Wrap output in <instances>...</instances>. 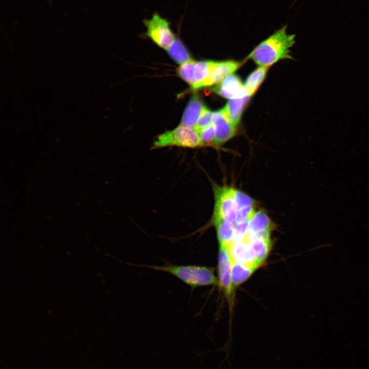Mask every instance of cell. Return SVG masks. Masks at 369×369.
Here are the masks:
<instances>
[{
	"label": "cell",
	"instance_id": "1",
	"mask_svg": "<svg viewBox=\"0 0 369 369\" xmlns=\"http://www.w3.org/2000/svg\"><path fill=\"white\" fill-rule=\"evenodd\" d=\"M295 43V35L286 32V25L260 43L249 54L260 66L269 67L278 60L290 58V49Z\"/></svg>",
	"mask_w": 369,
	"mask_h": 369
},
{
	"label": "cell",
	"instance_id": "5",
	"mask_svg": "<svg viewBox=\"0 0 369 369\" xmlns=\"http://www.w3.org/2000/svg\"><path fill=\"white\" fill-rule=\"evenodd\" d=\"M215 202L212 219L222 218L236 225L238 210L234 198V189L214 185Z\"/></svg>",
	"mask_w": 369,
	"mask_h": 369
},
{
	"label": "cell",
	"instance_id": "8",
	"mask_svg": "<svg viewBox=\"0 0 369 369\" xmlns=\"http://www.w3.org/2000/svg\"><path fill=\"white\" fill-rule=\"evenodd\" d=\"M242 65V63L241 62L233 60L219 62L209 75L202 82L197 85L195 89L211 86L221 82L226 77L231 75Z\"/></svg>",
	"mask_w": 369,
	"mask_h": 369
},
{
	"label": "cell",
	"instance_id": "21",
	"mask_svg": "<svg viewBox=\"0 0 369 369\" xmlns=\"http://www.w3.org/2000/svg\"><path fill=\"white\" fill-rule=\"evenodd\" d=\"M199 137L203 146H214L215 127L213 123L198 131Z\"/></svg>",
	"mask_w": 369,
	"mask_h": 369
},
{
	"label": "cell",
	"instance_id": "4",
	"mask_svg": "<svg viewBox=\"0 0 369 369\" xmlns=\"http://www.w3.org/2000/svg\"><path fill=\"white\" fill-rule=\"evenodd\" d=\"M143 23L146 28L145 36L162 49L167 50L176 38L170 22L157 12L150 18L144 19Z\"/></svg>",
	"mask_w": 369,
	"mask_h": 369
},
{
	"label": "cell",
	"instance_id": "20",
	"mask_svg": "<svg viewBox=\"0 0 369 369\" xmlns=\"http://www.w3.org/2000/svg\"><path fill=\"white\" fill-rule=\"evenodd\" d=\"M196 62L191 59L180 65L178 69V73L180 77L191 87L195 83L194 74Z\"/></svg>",
	"mask_w": 369,
	"mask_h": 369
},
{
	"label": "cell",
	"instance_id": "11",
	"mask_svg": "<svg viewBox=\"0 0 369 369\" xmlns=\"http://www.w3.org/2000/svg\"><path fill=\"white\" fill-rule=\"evenodd\" d=\"M203 107L198 96H192L186 106L180 125L194 129Z\"/></svg>",
	"mask_w": 369,
	"mask_h": 369
},
{
	"label": "cell",
	"instance_id": "25",
	"mask_svg": "<svg viewBox=\"0 0 369 369\" xmlns=\"http://www.w3.org/2000/svg\"><path fill=\"white\" fill-rule=\"evenodd\" d=\"M249 221L238 223L235 226L233 243H236L241 241L247 235L248 233Z\"/></svg>",
	"mask_w": 369,
	"mask_h": 369
},
{
	"label": "cell",
	"instance_id": "2",
	"mask_svg": "<svg viewBox=\"0 0 369 369\" xmlns=\"http://www.w3.org/2000/svg\"><path fill=\"white\" fill-rule=\"evenodd\" d=\"M138 265L169 273L189 285L192 290L199 286L214 285L217 282L214 270L210 267L169 263L162 265Z\"/></svg>",
	"mask_w": 369,
	"mask_h": 369
},
{
	"label": "cell",
	"instance_id": "24",
	"mask_svg": "<svg viewBox=\"0 0 369 369\" xmlns=\"http://www.w3.org/2000/svg\"><path fill=\"white\" fill-rule=\"evenodd\" d=\"M255 213L253 206L246 207L238 209L236 217V224L245 221H249Z\"/></svg>",
	"mask_w": 369,
	"mask_h": 369
},
{
	"label": "cell",
	"instance_id": "12",
	"mask_svg": "<svg viewBox=\"0 0 369 369\" xmlns=\"http://www.w3.org/2000/svg\"><path fill=\"white\" fill-rule=\"evenodd\" d=\"M212 223L216 228L219 244L230 247L234 239L235 225L222 218L212 219Z\"/></svg>",
	"mask_w": 369,
	"mask_h": 369
},
{
	"label": "cell",
	"instance_id": "18",
	"mask_svg": "<svg viewBox=\"0 0 369 369\" xmlns=\"http://www.w3.org/2000/svg\"><path fill=\"white\" fill-rule=\"evenodd\" d=\"M269 67L268 66H260L247 77L244 87L249 96L254 94L262 82Z\"/></svg>",
	"mask_w": 369,
	"mask_h": 369
},
{
	"label": "cell",
	"instance_id": "23",
	"mask_svg": "<svg viewBox=\"0 0 369 369\" xmlns=\"http://www.w3.org/2000/svg\"><path fill=\"white\" fill-rule=\"evenodd\" d=\"M234 198L238 209L243 207L253 206L254 200L249 196L234 189Z\"/></svg>",
	"mask_w": 369,
	"mask_h": 369
},
{
	"label": "cell",
	"instance_id": "9",
	"mask_svg": "<svg viewBox=\"0 0 369 369\" xmlns=\"http://www.w3.org/2000/svg\"><path fill=\"white\" fill-rule=\"evenodd\" d=\"M213 90L220 96L230 99L249 96L240 78L233 74L226 77L219 86L214 87Z\"/></svg>",
	"mask_w": 369,
	"mask_h": 369
},
{
	"label": "cell",
	"instance_id": "14",
	"mask_svg": "<svg viewBox=\"0 0 369 369\" xmlns=\"http://www.w3.org/2000/svg\"><path fill=\"white\" fill-rule=\"evenodd\" d=\"M249 235L251 248L257 261L261 265L270 253L271 247V239L251 235L249 234Z\"/></svg>",
	"mask_w": 369,
	"mask_h": 369
},
{
	"label": "cell",
	"instance_id": "10",
	"mask_svg": "<svg viewBox=\"0 0 369 369\" xmlns=\"http://www.w3.org/2000/svg\"><path fill=\"white\" fill-rule=\"evenodd\" d=\"M230 252L232 259L235 261L252 265L257 269L261 265L257 261L250 245L248 233L241 241L231 245Z\"/></svg>",
	"mask_w": 369,
	"mask_h": 369
},
{
	"label": "cell",
	"instance_id": "15",
	"mask_svg": "<svg viewBox=\"0 0 369 369\" xmlns=\"http://www.w3.org/2000/svg\"><path fill=\"white\" fill-rule=\"evenodd\" d=\"M256 269L252 265L242 264L232 259L231 276L233 286H237L246 281Z\"/></svg>",
	"mask_w": 369,
	"mask_h": 369
},
{
	"label": "cell",
	"instance_id": "3",
	"mask_svg": "<svg viewBox=\"0 0 369 369\" xmlns=\"http://www.w3.org/2000/svg\"><path fill=\"white\" fill-rule=\"evenodd\" d=\"M167 147L196 148L202 147V144L199 133L195 129L180 125L174 129L158 135L152 149Z\"/></svg>",
	"mask_w": 369,
	"mask_h": 369
},
{
	"label": "cell",
	"instance_id": "17",
	"mask_svg": "<svg viewBox=\"0 0 369 369\" xmlns=\"http://www.w3.org/2000/svg\"><path fill=\"white\" fill-rule=\"evenodd\" d=\"M167 50L170 56L177 64L181 65L192 59L186 46L179 38H175Z\"/></svg>",
	"mask_w": 369,
	"mask_h": 369
},
{
	"label": "cell",
	"instance_id": "13",
	"mask_svg": "<svg viewBox=\"0 0 369 369\" xmlns=\"http://www.w3.org/2000/svg\"><path fill=\"white\" fill-rule=\"evenodd\" d=\"M250 96L230 99L222 109L230 122L236 126L239 122L241 114Z\"/></svg>",
	"mask_w": 369,
	"mask_h": 369
},
{
	"label": "cell",
	"instance_id": "19",
	"mask_svg": "<svg viewBox=\"0 0 369 369\" xmlns=\"http://www.w3.org/2000/svg\"><path fill=\"white\" fill-rule=\"evenodd\" d=\"M218 63L212 60L196 62L194 74L195 83L191 87L192 88L195 89L197 85L202 82L216 67Z\"/></svg>",
	"mask_w": 369,
	"mask_h": 369
},
{
	"label": "cell",
	"instance_id": "7",
	"mask_svg": "<svg viewBox=\"0 0 369 369\" xmlns=\"http://www.w3.org/2000/svg\"><path fill=\"white\" fill-rule=\"evenodd\" d=\"M212 122L215 127L214 147L225 143L236 133V126L228 119L222 109L213 113Z\"/></svg>",
	"mask_w": 369,
	"mask_h": 369
},
{
	"label": "cell",
	"instance_id": "16",
	"mask_svg": "<svg viewBox=\"0 0 369 369\" xmlns=\"http://www.w3.org/2000/svg\"><path fill=\"white\" fill-rule=\"evenodd\" d=\"M272 222L267 215L262 211L255 213L250 220L248 233L255 235L261 232L272 230Z\"/></svg>",
	"mask_w": 369,
	"mask_h": 369
},
{
	"label": "cell",
	"instance_id": "6",
	"mask_svg": "<svg viewBox=\"0 0 369 369\" xmlns=\"http://www.w3.org/2000/svg\"><path fill=\"white\" fill-rule=\"evenodd\" d=\"M230 247L219 244L218 257L219 283L229 302L231 304L233 298L234 286L232 283L231 269L232 258Z\"/></svg>",
	"mask_w": 369,
	"mask_h": 369
},
{
	"label": "cell",
	"instance_id": "22",
	"mask_svg": "<svg viewBox=\"0 0 369 369\" xmlns=\"http://www.w3.org/2000/svg\"><path fill=\"white\" fill-rule=\"evenodd\" d=\"M213 113L208 108L203 107L194 128L198 132L212 123Z\"/></svg>",
	"mask_w": 369,
	"mask_h": 369
}]
</instances>
